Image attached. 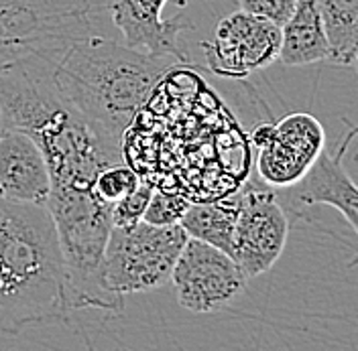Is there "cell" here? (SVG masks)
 <instances>
[{
	"mask_svg": "<svg viewBox=\"0 0 358 351\" xmlns=\"http://www.w3.org/2000/svg\"><path fill=\"white\" fill-rule=\"evenodd\" d=\"M64 256L47 205L0 197V335L66 321Z\"/></svg>",
	"mask_w": 358,
	"mask_h": 351,
	"instance_id": "cell-1",
	"label": "cell"
},
{
	"mask_svg": "<svg viewBox=\"0 0 358 351\" xmlns=\"http://www.w3.org/2000/svg\"><path fill=\"white\" fill-rule=\"evenodd\" d=\"M171 57H151L127 45L88 37L66 49L53 64V84L90 124L122 140L129 124L149 100Z\"/></svg>",
	"mask_w": 358,
	"mask_h": 351,
	"instance_id": "cell-2",
	"label": "cell"
},
{
	"mask_svg": "<svg viewBox=\"0 0 358 351\" xmlns=\"http://www.w3.org/2000/svg\"><path fill=\"white\" fill-rule=\"evenodd\" d=\"M185 241L187 234L179 223L153 225L141 220L112 225L100 264L102 285L120 297L161 288L171 281Z\"/></svg>",
	"mask_w": 358,
	"mask_h": 351,
	"instance_id": "cell-3",
	"label": "cell"
},
{
	"mask_svg": "<svg viewBox=\"0 0 358 351\" xmlns=\"http://www.w3.org/2000/svg\"><path fill=\"white\" fill-rule=\"evenodd\" d=\"M232 232L230 256L246 281L268 272L281 258L289 238V216L275 197L273 187L248 181Z\"/></svg>",
	"mask_w": 358,
	"mask_h": 351,
	"instance_id": "cell-4",
	"label": "cell"
},
{
	"mask_svg": "<svg viewBox=\"0 0 358 351\" xmlns=\"http://www.w3.org/2000/svg\"><path fill=\"white\" fill-rule=\"evenodd\" d=\"M171 281L179 305L198 315L222 311L246 286V276L230 254L196 238L185 241Z\"/></svg>",
	"mask_w": 358,
	"mask_h": 351,
	"instance_id": "cell-5",
	"label": "cell"
},
{
	"mask_svg": "<svg viewBox=\"0 0 358 351\" xmlns=\"http://www.w3.org/2000/svg\"><path fill=\"white\" fill-rule=\"evenodd\" d=\"M281 27L245 10L218 22L214 37L201 43L212 73L241 80L279 59Z\"/></svg>",
	"mask_w": 358,
	"mask_h": 351,
	"instance_id": "cell-6",
	"label": "cell"
},
{
	"mask_svg": "<svg viewBox=\"0 0 358 351\" xmlns=\"http://www.w3.org/2000/svg\"><path fill=\"white\" fill-rule=\"evenodd\" d=\"M355 136L357 128L350 126L348 134L340 138L334 153H330L324 147V151L317 154L312 167L295 183L273 189L275 197L287 216H303V211L312 205H330L346 220L352 232H357L358 189L344 169V156L348 153V147L355 140Z\"/></svg>",
	"mask_w": 358,
	"mask_h": 351,
	"instance_id": "cell-7",
	"label": "cell"
},
{
	"mask_svg": "<svg viewBox=\"0 0 358 351\" xmlns=\"http://www.w3.org/2000/svg\"><path fill=\"white\" fill-rule=\"evenodd\" d=\"M326 147V130L310 114H291L273 124L267 140L257 149L261 181L273 187H287L303 175Z\"/></svg>",
	"mask_w": 358,
	"mask_h": 351,
	"instance_id": "cell-8",
	"label": "cell"
},
{
	"mask_svg": "<svg viewBox=\"0 0 358 351\" xmlns=\"http://www.w3.org/2000/svg\"><path fill=\"white\" fill-rule=\"evenodd\" d=\"M171 0H108L114 27L122 33L124 45L151 57H171L185 61L187 55L179 45V33L192 29V22L179 15L163 19V8ZM179 8L192 0H173Z\"/></svg>",
	"mask_w": 358,
	"mask_h": 351,
	"instance_id": "cell-9",
	"label": "cell"
},
{
	"mask_svg": "<svg viewBox=\"0 0 358 351\" xmlns=\"http://www.w3.org/2000/svg\"><path fill=\"white\" fill-rule=\"evenodd\" d=\"M49 165L41 147L22 130L0 128V197L47 205Z\"/></svg>",
	"mask_w": 358,
	"mask_h": 351,
	"instance_id": "cell-10",
	"label": "cell"
},
{
	"mask_svg": "<svg viewBox=\"0 0 358 351\" xmlns=\"http://www.w3.org/2000/svg\"><path fill=\"white\" fill-rule=\"evenodd\" d=\"M330 47L315 0H297L289 19L281 24L279 59L283 66L299 67L328 61Z\"/></svg>",
	"mask_w": 358,
	"mask_h": 351,
	"instance_id": "cell-11",
	"label": "cell"
},
{
	"mask_svg": "<svg viewBox=\"0 0 358 351\" xmlns=\"http://www.w3.org/2000/svg\"><path fill=\"white\" fill-rule=\"evenodd\" d=\"M243 203V193L236 191L228 197L206 203H189L179 225L187 234V238L206 241L214 248L230 254L232 232L238 218V209Z\"/></svg>",
	"mask_w": 358,
	"mask_h": 351,
	"instance_id": "cell-12",
	"label": "cell"
},
{
	"mask_svg": "<svg viewBox=\"0 0 358 351\" xmlns=\"http://www.w3.org/2000/svg\"><path fill=\"white\" fill-rule=\"evenodd\" d=\"M141 177L134 173L133 169L127 163H118L110 165L106 169H102L92 185V193L100 201H104L106 205H114L116 201L129 195L134 187L138 185Z\"/></svg>",
	"mask_w": 358,
	"mask_h": 351,
	"instance_id": "cell-13",
	"label": "cell"
},
{
	"mask_svg": "<svg viewBox=\"0 0 358 351\" xmlns=\"http://www.w3.org/2000/svg\"><path fill=\"white\" fill-rule=\"evenodd\" d=\"M187 205L189 201L179 193H165V191L153 189V195L149 199L143 221L153 223V225H176L183 218Z\"/></svg>",
	"mask_w": 358,
	"mask_h": 351,
	"instance_id": "cell-14",
	"label": "cell"
},
{
	"mask_svg": "<svg viewBox=\"0 0 358 351\" xmlns=\"http://www.w3.org/2000/svg\"><path fill=\"white\" fill-rule=\"evenodd\" d=\"M151 195H153V185L147 179H141L129 195H124L112 205V225H131L143 220Z\"/></svg>",
	"mask_w": 358,
	"mask_h": 351,
	"instance_id": "cell-15",
	"label": "cell"
},
{
	"mask_svg": "<svg viewBox=\"0 0 358 351\" xmlns=\"http://www.w3.org/2000/svg\"><path fill=\"white\" fill-rule=\"evenodd\" d=\"M297 0H238L241 10L281 27L289 19Z\"/></svg>",
	"mask_w": 358,
	"mask_h": 351,
	"instance_id": "cell-16",
	"label": "cell"
}]
</instances>
